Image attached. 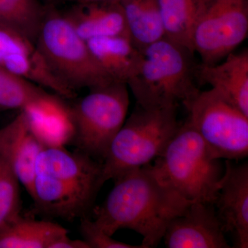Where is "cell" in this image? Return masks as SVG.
<instances>
[{
    "instance_id": "obj_1",
    "label": "cell",
    "mask_w": 248,
    "mask_h": 248,
    "mask_svg": "<svg viewBox=\"0 0 248 248\" xmlns=\"http://www.w3.org/2000/svg\"><path fill=\"white\" fill-rule=\"evenodd\" d=\"M114 182L105 202L94 209L93 221L111 236L122 229L136 232L143 248L157 246L170 221L192 203L161 182L150 164Z\"/></svg>"
},
{
    "instance_id": "obj_2",
    "label": "cell",
    "mask_w": 248,
    "mask_h": 248,
    "mask_svg": "<svg viewBox=\"0 0 248 248\" xmlns=\"http://www.w3.org/2000/svg\"><path fill=\"white\" fill-rule=\"evenodd\" d=\"M102 162L79 151L46 146L36 159L31 198L45 216L73 221L86 217L101 184Z\"/></svg>"
},
{
    "instance_id": "obj_3",
    "label": "cell",
    "mask_w": 248,
    "mask_h": 248,
    "mask_svg": "<svg viewBox=\"0 0 248 248\" xmlns=\"http://www.w3.org/2000/svg\"><path fill=\"white\" fill-rule=\"evenodd\" d=\"M138 74L128 81L137 104L147 109L178 107L200 92L195 53L164 37L141 50Z\"/></svg>"
},
{
    "instance_id": "obj_4",
    "label": "cell",
    "mask_w": 248,
    "mask_h": 248,
    "mask_svg": "<svg viewBox=\"0 0 248 248\" xmlns=\"http://www.w3.org/2000/svg\"><path fill=\"white\" fill-rule=\"evenodd\" d=\"M221 163L186 120L151 167L161 182L183 198L214 205L224 172Z\"/></svg>"
},
{
    "instance_id": "obj_5",
    "label": "cell",
    "mask_w": 248,
    "mask_h": 248,
    "mask_svg": "<svg viewBox=\"0 0 248 248\" xmlns=\"http://www.w3.org/2000/svg\"><path fill=\"white\" fill-rule=\"evenodd\" d=\"M177 107L136 108L117 132L102 162L101 184L150 164L162 154L180 126Z\"/></svg>"
},
{
    "instance_id": "obj_6",
    "label": "cell",
    "mask_w": 248,
    "mask_h": 248,
    "mask_svg": "<svg viewBox=\"0 0 248 248\" xmlns=\"http://www.w3.org/2000/svg\"><path fill=\"white\" fill-rule=\"evenodd\" d=\"M35 44L55 76L76 91L114 82L62 11L46 6Z\"/></svg>"
},
{
    "instance_id": "obj_7",
    "label": "cell",
    "mask_w": 248,
    "mask_h": 248,
    "mask_svg": "<svg viewBox=\"0 0 248 248\" xmlns=\"http://www.w3.org/2000/svg\"><path fill=\"white\" fill-rule=\"evenodd\" d=\"M129 103L127 84L114 81L90 89L89 94L69 107L71 140L78 150L103 161L125 122Z\"/></svg>"
},
{
    "instance_id": "obj_8",
    "label": "cell",
    "mask_w": 248,
    "mask_h": 248,
    "mask_svg": "<svg viewBox=\"0 0 248 248\" xmlns=\"http://www.w3.org/2000/svg\"><path fill=\"white\" fill-rule=\"evenodd\" d=\"M187 122L217 159L239 160L248 155V117L211 89L184 104Z\"/></svg>"
},
{
    "instance_id": "obj_9",
    "label": "cell",
    "mask_w": 248,
    "mask_h": 248,
    "mask_svg": "<svg viewBox=\"0 0 248 248\" xmlns=\"http://www.w3.org/2000/svg\"><path fill=\"white\" fill-rule=\"evenodd\" d=\"M248 0H200L192 34L202 63H218L248 36Z\"/></svg>"
},
{
    "instance_id": "obj_10",
    "label": "cell",
    "mask_w": 248,
    "mask_h": 248,
    "mask_svg": "<svg viewBox=\"0 0 248 248\" xmlns=\"http://www.w3.org/2000/svg\"><path fill=\"white\" fill-rule=\"evenodd\" d=\"M0 66L42 88L51 90L60 97L72 99L76 96V91L54 75L35 42L1 22Z\"/></svg>"
},
{
    "instance_id": "obj_11",
    "label": "cell",
    "mask_w": 248,
    "mask_h": 248,
    "mask_svg": "<svg viewBox=\"0 0 248 248\" xmlns=\"http://www.w3.org/2000/svg\"><path fill=\"white\" fill-rule=\"evenodd\" d=\"M226 233L212 204L192 202L173 218L164 238L168 248H228Z\"/></svg>"
},
{
    "instance_id": "obj_12",
    "label": "cell",
    "mask_w": 248,
    "mask_h": 248,
    "mask_svg": "<svg viewBox=\"0 0 248 248\" xmlns=\"http://www.w3.org/2000/svg\"><path fill=\"white\" fill-rule=\"evenodd\" d=\"M215 212L225 233H231L234 247L248 248V164L227 160L219 182Z\"/></svg>"
},
{
    "instance_id": "obj_13",
    "label": "cell",
    "mask_w": 248,
    "mask_h": 248,
    "mask_svg": "<svg viewBox=\"0 0 248 248\" xmlns=\"http://www.w3.org/2000/svg\"><path fill=\"white\" fill-rule=\"evenodd\" d=\"M46 147L31 128L24 110H20L12 122L0 129V155L9 163L19 183L30 196L36 159Z\"/></svg>"
},
{
    "instance_id": "obj_14",
    "label": "cell",
    "mask_w": 248,
    "mask_h": 248,
    "mask_svg": "<svg viewBox=\"0 0 248 248\" xmlns=\"http://www.w3.org/2000/svg\"><path fill=\"white\" fill-rule=\"evenodd\" d=\"M196 78L212 89L248 117V51L231 53L224 61L213 65L201 63Z\"/></svg>"
},
{
    "instance_id": "obj_15",
    "label": "cell",
    "mask_w": 248,
    "mask_h": 248,
    "mask_svg": "<svg viewBox=\"0 0 248 248\" xmlns=\"http://www.w3.org/2000/svg\"><path fill=\"white\" fill-rule=\"evenodd\" d=\"M63 13L77 33L85 42L113 36L129 37L126 21L120 2L75 3Z\"/></svg>"
},
{
    "instance_id": "obj_16",
    "label": "cell",
    "mask_w": 248,
    "mask_h": 248,
    "mask_svg": "<svg viewBox=\"0 0 248 248\" xmlns=\"http://www.w3.org/2000/svg\"><path fill=\"white\" fill-rule=\"evenodd\" d=\"M86 43L99 64L114 81L127 84L138 74L143 54L128 37H99Z\"/></svg>"
},
{
    "instance_id": "obj_17",
    "label": "cell",
    "mask_w": 248,
    "mask_h": 248,
    "mask_svg": "<svg viewBox=\"0 0 248 248\" xmlns=\"http://www.w3.org/2000/svg\"><path fill=\"white\" fill-rule=\"evenodd\" d=\"M67 234L66 228L53 222L19 215L0 231V248H49Z\"/></svg>"
},
{
    "instance_id": "obj_18",
    "label": "cell",
    "mask_w": 248,
    "mask_h": 248,
    "mask_svg": "<svg viewBox=\"0 0 248 248\" xmlns=\"http://www.w3.org/2000/svg\"><path fill=\"white\" fill-rule=\"evenodd\" d=\"M129 37L140 50L164 38L158 0H121Z\"/></svg>"
},
{
    "instance_id": "obj_19",
    "label": "cell",
    "mask_w": 248,
    "mask_h": 248,
    "mask_svg": "<svg viewBox=\"0 0 248 248\" xmlns=\"http://www.w3.org/2000/svg\"><path fill=\"white\" fill-rule=\"evenodd\" d=\"M200 0H158L164 35L195 53L192 34Z\"/></svg>"
},
{
    "instance_id": "obj_20",
    "label": "cell",
    "mask_w": 248,
    "mask_h": 248,
    "mask_svg": "<svg viewBox=\"0 0 248 248\" xmlns=\"http://www.w3.org/2000/svg\"><path fill=\"white\" fill-rule=\"evenodd\" d=\"M45 9L39 0H0V22L35 42Z\"/></svg>"
},
{
    "instance_id": "obj_21",
    "label": "cell",
    "mask_w": 248,
    "mask_h": 248,
    "mask_svg": "<svg viewBox=\"0 0 248 248\" xmlns=\"http://www.w3.org/2000/svg\"><path fill=\"white\" fill-rule=\"evenodd\" d=\"M49 94L43 88L0 66V108L22 110Z\"/></svg>"
},
{
    "instance_id": "obj_22",
    "label": "cell",
    "mask_w": 248,
    "mask_h": 248,
    "mask_svg": "<svg viewBox=\"0 0 248 248\" xmlns=\"http://www.w3.org/2000/svg\"><path fill=\"white\" fill-rule=\"evenodd\" d=\"M19 184L9 163L0 155V231L20 215Z\"/></svg>"
},
{
    "instance_id": "obj_23",
    "label": "cell",
    "mask_w": 248,
    "mask_h": 248,
    "mask_svg": "<svg viewBox=\"0 0 248 248\" xmlns=\"http://www.w3.org/2000/svg\"><path fill=\"white\" fill-rule=\"evenodd\" d=\"M80 231L90 248H143L141 245L133 246L112 239L86 217L81 218Z\"/></svg>"
},
{
    "instance_id": "obj_24",
    "label": "cell",
    "mask_w": 248,
    "mask_h": 248,
    "mask_svg": "<svg viewBox=\"0 0 248 248\" xmlns=\"http://www.w3.org/2000/svg\"><path fill=\"white\" fill-rule=\"evenodd\" d=\"M49 248H90L84 240L71 239L68 234L63 235L50 245Z\"/></svg>"
},
{
    "instance_id": "obj_25",
    "label": "cell",
    "mask_w": 248,
    "mask_h": 248,
    "mask_svg": "<svg viewBox=\"0 0 248 248\" xmlns=\"http://www.w3.org/2000/svg\"><path fill=\"white\" fill-rule=\"evenodd\" d=\"M75 3H91L102 2V1H109V0H71Z\"/></svg>"
},
{
    "instance_id": "obj_26",
    "label": "cell",
    "mask_w": 248,
    "mask_h": 248,
    "mask_svg": "<svg viewBox=\"0 0 248 248\" xmlns=\"http://www.w3.org/2000/svg\"><path fill=\"white\" fill-rule=\"evenodd\" d=\"M45 1H48L49 3H52L53 1H59V0H45Z\"/></svg>"
},
{
    "instance_id": "obj_27",
    "label": "cell",
    "mask_w": 248,
    "mask_h": 248,
    "mask_svg": "<svg viewBox=\"0 0 248 248\" xmlns=\"http://www.w3.org/2000/svg\"><path fill=\"white\" fill-rule=\"evenodd\" d=\"M121 0H109V1H113V2H120Z\"/></svg>"
}]
</instances>
